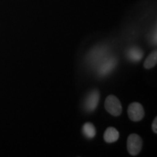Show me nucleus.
<instances>
[{
	"instance_id": "4",
	"label": "nucleus",
	"mask_w": 157,
	"mask_h": 157,
	"mask_svg": "<svg viewBox=\"0 0 157 157\" xmlns=\"http://www.w3.org/2000/svg\"><path fill=\"white\" fill-rule=\"evenodd\" d=\"M127 150L132 156H137L140 152L143 147V140L137 134H131L127 138Z\"/></svg>"
},
{
	"instance_id": "12",
	"label": "nucleus",
	"mask_w": 157,
	"mask_h": 157,
	"mask_svg": "<svg viewBox=\"0 0 157 157\" xmlns=\"http://www.w3.org/2000/svg\"><path fill=\"white\" fill-rule=\"evenodd\" d=\"M151 41H152L153 44H155V45L156 44V30H155L154 31V33H153Z\"/></svg>"
},
{
	"instance_id": "2",
	"label": "nucleus",
	"mask_w": 157,
	"mask_h": 157,
	"mask_svg": "<svg viewBox=\"0 0 157 157\" xmlns=\"http://www.w3.org/2000/svg\"><path fill=\"white\" fill-rule=\"evenodd\" d=\"M117 65V60L114 56H108L99 63L95 68L99 76H105L113 71Z\"/></svg>"
},
{
	"instance_id": "10",
	"label": "nucleus",
	"mask_w": 157,
	"mask_h": 157,
	"mask_svg": "<svg viewBox=\"0 0 157 157\" xmlns=\"http://www.w3.org/2000/svg\"><path fill=\"white\" fill-rule=\"evenodd\" d=\"M157 63V52L156 50L153 51V52L148 56V58L145 60L144 64V68L146 69H150L156 66Z\"/></svg>"
},
{
	"instance_id": "6",
	"label": "nucleus",
	"mask_w": 157,
	"mask_h": 157,
	"mask_svg": "<svg viewBox=\"0 0 157 157\" xmlns=\"http://www.w3.org/2000/svg\"><path fill=\"white\" fill-rule=\"evenodd\" d=\"M129 118L133 121H139L144 117V109L143 105L137 102L132 103L127 109Z\"/></svg>"
},
{
	"instance_id": "8",
	"label": "nucleus",
	"mask_w": 157,
	"mask_h": 157,
	"mask_svg": "<svg viewBox=\"0 0 157 157\" xmlns=\"http://www.w3.org/2000/svg\"><path fill=\"white\" fill-rule=\"evenodd\" d=\"M104 140L106 143H112L118 140L119 137V131L114 127H110L106 129L103 135Z\"/></svg>"
},
{
	"instance_id": "5",
	"label": "nucleus",
	"mask_w": 157,
	"mask_h": 157,
	"mask_svg": "<svg viewBox=\"0 0 157 157\" xmlns=\"http://www.w3.org/2000/svg\"><path fill=\"white\" fill-rule=\"evenodd\" d=\"M100 100V93L97 90H94L88 94L84 99V109L87 112H93L97 108Z\"/></svg>"
},
{
	"instance_id": "3",
	"label": "nucleus",
	"mask_w": 157,
	"mask_h": 157,
	"mask_svg": "<svg viewBox=\"0 0 157 157\" xmlns=\"http://www.w3.org/2000/svg\"><path fill=\"white\" fill-rule=\"evenodd\" d=\"M105 109L110 114L118 117L121 113L122 108L120 101L114 95H109L105 101Z\"/></svg>"
},
{
	"instance_id": "7",
	"label": "nucleus",
	"mask_w": 157,
	"mask_h": 157,
	"mask_svg": "<svg viewBox=\"0 0 157 157\" xmlns=\"http://www.w3.org/2000/svg\"><path fill=\"white\" fill-rule=\"evenodd\" d=\"M126 56L131 62H140L143 57V51L138 47H132L127 51Z\"/></svg>"
},
{
	"instance_id": "1",
	"label": "nucleus",
	"mask_w": 157,
	"mask_h": 157,
	"mask_svg": "<svg viewBox=\"0 0 157 157\" xmlns=\"http://www.w3.org/2000/svg\"><path fill=\"white\" fill-rule=\"evenodd\" d=\"M109 56V50L105 46H97L90 51L87 56V62L91 67L95 68L99 63Z\"/></svg>"
},
{
	"instance_id": "9",
	"label": "nucleus",
	"mask_w": 157,
	"mask_h": 157,
	"mask_svg": "<svg viewBox=\"0 0 157 157\" xmlns=\"http://www.w3.org/2000/svg\"><path fill=\"white\" fill-rule=\"evenodd\" d=\"M82 132L84 137L88 139H93L96 135V129L93 124L87 122L85 123L82 127Z\"/></svg>"
},
{
	"instance_id": "11",
	"label": "nucleus",
	"mask_w": 157,
	"mask_h": 157,
	"mask_svg": "<svg viewBox=\"0 0 157 157\" xmlns=\"http://www.w3.org/2000/svg\"><path fill=\"white\" fill-rule=\"evenodd\" d=\"M156 125H157V118L156 117L154 119V121L152 124V129L154 131V133H157V129H156Z\"/></svg>"
}]
</instances>
